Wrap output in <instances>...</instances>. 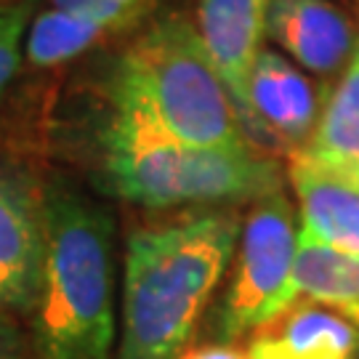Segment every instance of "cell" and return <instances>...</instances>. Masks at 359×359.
<instances>
[{
	"instance_id": "obj_1",
	"label": "cell",
	"mask_w": 359,
	"mask_h": 359,
	"mask_svg": "<svg viewBox=\"0 0 359 359\" xmlns=\"http://www.w3.org/2000/svg\"><path fill=\"white\" fill-rule=\"evenodd\" d=\"M240 218L192 210L130 231L117 359H179L229 269Z\"/></svg>"
},
{
	"instance_id": "obj_2",
	"label": "cell",
	"mask_w": 359,
	"mask_h": 359,
	"mask_svg": "<svg viewBox=\"0 0 359 359\" xmlns=\"http://www.w3.org/2000/svg\"><path fill=\"white\" fill-rule=\"evenodd\" d=\"M46 261L38 301L43 359H109L115 346V226L67 187L43 194Z\"/></svg>"
},
{
	"instance_id": "obj_3",
	"label": "cell",
	"mask_w": 359,
	"mask_h": 359,
	"mask_svg": "<svg viewBox=\"0 0 359 359\" xmlns=\"http://www.w3.org/2000/svg\"><path fill=\"white\" fill-rule=\"evenodd\" d=\"M99 181L109 194L152 210L253 200L283 189V168L245 149L189 147L126 107L99 133Z\"/></svg>"
},
{
	"instance_id": "obj_4",
	"label": "cell",
	"mask_w": 359,
	"mask_h": 359,
	"mask_svg": "<svg viewBox=\"0 0 359 359\" xmlns=\"http://www.w3.org/2000/svg\"><path fill=\"white\" fill-rule=\"evenodd\" d=\"M109 102L189 147H250L205 43L184 16L154 22L120 53Z\"/></svg>"
},
{
	"instance_id": "obj_5",
	"label": "cell",
	"mask_w": 359,
	"mask_h": 359,
	"mask_svg": "<svg viewBox=\"0 0 359 359\" xmlns=\"http://www.w3.org/2000/svg\"><path fill=\"white\" fill-rule=\"evenodd\" d=\"M295 253L298 226L283 189L258 197L240 226L231 256L234 271L218 320L226 338L269 325L298 301Z\"/></svg>"
},
{
	"instance_id": "obj_6",
	"label": "cell",
	"mask_w": 359,
	"mask_h": 359,
	"mask_svg": "<svg viewBox=\"0 0 359 359\" xmlns=\"http://www.w3.org/2000/svg\"><path fill=\"white\" fill-rule=\"evenodd\" d=\"M269 3L271 0H200L197 8V32L229 90L248 142H266L248 102V75L261 51V38L266 35Z\"/></svg>"
},
{
	"instance_id": "obj_7",
	"label": "cell",
	"mask_w": 359,
	"mask_h": 359,
	"mask_svg": "<svg viewBox=\"0 0 359 359\" xmlns=\"http://www.w3.org/2000/svg\"><path fill=\"white\" fill-rule=\"evenodd\" d=\"M43 261V200L25 181L0 176V306L19 314L38 309Z\"/></svg>"
},
{
	"instance_id": "obj_8",
	"label": "cell",
	"mask_w": 359,
	"mask_h": 359,
	"mask_svg": "<svg viewBox=\"0 0 359 359\" xmlns=\"http://www.w3.org/2000/svg\"><path fill=\"white\" fill-rule=\"evenodd\" d=\"M301 234L341 253H359V179L295 149L287 168Z\"/></svg>"
},
{
	"instance_id": "obj_9",
	"label": "cell",
	"mask_w": 359,
	"mask_h": 359,
	"mask_svg": "<svg viewBox=\"0 0 359 359\" xmlns=\"http://www.w3.org/2000/svg\"><path fill=\"white\" fill-rule=\"evenodd\" d=\"M266 35L317 75L344 69L357 48L354 27L330 0H271Z\"/></svg>"
},
{
	"instance_id": "obj_10",
	"label": "cell",
	"mask_w": 359,
	"mask_h": 359,
	"mask_svg": "<svg viewBox=\"0 0 359 359\" xmlns=\"http://www.w3.org/2000/svg\"><path fill=\"white\" fill-rule=\"evenodd\" d=\"M248 102L266 142L301 149L320 117L317 90L283 53L261 48L248 75Z\"/></svg>"
},
{
	"instance_id": "obj_11",
	"label": "cell",
	"mask_w": 359,
	"mask_h": 359,
	"mask_svg": "<svg viewBox=\"0 0 359 359\" xmlns=\"http://www.w3.org/2000/svg\"><path fill=\"white\" fill-rule=\"evenodd\" d=\"M357 344V327L338 309L309 298L258 327L248 359H354Z\"/></svg>"
},
{
	"instance_id": "obj_12",
	"label": "cell",
	"mask_w": 359,
	"mask_h": 359,
	"mask_svg": "<svg viewBox=\"0 0 359 359\" xmlns=\"http://www.w3.org/2000/svg\"><path fill=\"white\" fill-rule=\"evenodd\" d=\"M298 152L344 173L359 170V40L309 142Z\"/></svg>"
},
{
	"instance_id": "obj_13",
	"label": "cell",
	"mask_w": 359,
	"mask_h": 359,
	"mask_svg": "<svg viewBox=\"0 0 359 359\" xmlns=\"http://www.w3.org/2000/svg\"><path fill=\"white\" fill-rule=\"evenodd\" d=\"M109 35H117V29L96 13L48 8L27 27V62L32 67L65 65Z\"/></svg>"
},
{
	"instance_id": "obj_14",
	"label": "cell",
	"mask_w": 359,
	"mask_h": 359,
	"mask_svg": "<svg viewBox=\"0 0 359 359\" xmlns=\"http://www.w3.org/2000/svg\"><path fill=\"white\" fill-rule=\"evenodd\" d=\"M298 293L327 306L359 304V253H341L298 231L295 253Z\"/></svg>"
},
{
	"instance_id": "obj_15",
	"label": "cell",
	"mask_w": 359,
	"mask_h": 359,
	"mask_svg": "<svg viewBox=\"0 0 359 359\" xmlns=\"http://www.w3.org/2000/svg\"><path fill=\"white\" fill-rule=\"evenodd\" d=\"M32 0L0 6V96L6 93L22 62V43L29 27Z\"/></svg>"
},
{
	"instance_id": "obj_16",
	"label": "cell",
	"mask_w": 359,
	"mask_h": 359,
	"mask_svg": "<svg viewBox=\"0 0 359 359\" xmlns=\"http://www.w3.org/2000/svg\"><path fill=\"white\" fill-rule=\"evenodd\" d=\"M51 8H67V11H86L107 19L117 32L139 25L147 13L154 8L157 0H48Z\"/></svg>"
},
{
	"instance_id": "obj_17",
	"label": "cell",
	"mask_w": 359,
	"mask_h": 359,
	"mask_svg": "<svg viewBox=\"0 0 359 359\" xmlns=\"http://www.w3.org/2000/svg\"><path fill=\"white\" fill-rule=\"evenodd\" d=\"M179 359H248V354L226 344H208V346L184 348Z\"/></svg>"
},
{
	"instance_id": "obj_18",
	"label": "cell",
	"mask_w": 359,
	"mask_h": 359,
	"mask_svg": "<svg viewBox=\"0 0 359 359\" xmlns=\"http://www.w3.org/2000/svg\"><path fill=\"white\" fill-rule=\"evenodd\" d=\"M11 348H13L11 330H8V325L0 317V359H11Z\"/></svg>"
},
{
	"instance_id": "obj_19",
	"label": "cell",
	"mask_w": 359,
	"mask_h": 359,
	"mask_svg": "<svg viewBox=\"0 0 359 359\" xmlns=\"http://www.w3.org/2000/svg\"><path fill=\"white\" fill-rule=\"evenodd\" d=\"M335 309L357 327V333H359V304H344V306H335ZM354 359H359V344H357V351H354Z\"/></svg>"
},
{
	"instance_id": "obj_20",
	"label": "cell",
	"mask_w": 359,
	"mask_h": 359,
	"mask_svg": "<svg viewBox=\"0 0 359 359\" xmlns=\"http://www.w3.org/2000/svg\"><path fill=\"white\" fill-rule=\"evenodd\" d=\"M11 3H19V0H0V6H11Z\"/></svg>"
},
{
	"instance_id": "obj_21",
	"label": "cell",
	"mask_w": 359,
	"mask_h": 359,
	"mask_svg": "<svg viewBox=\"0 0 359 359\" xmlns=\"http://www.w3.org/2000/svg\"><path fill=\"white\" fill-rule=\"evenodd\" d=\"M348 176H357V179H359V170H357V173H348Z\"/></svg>"
}]
</instances>
